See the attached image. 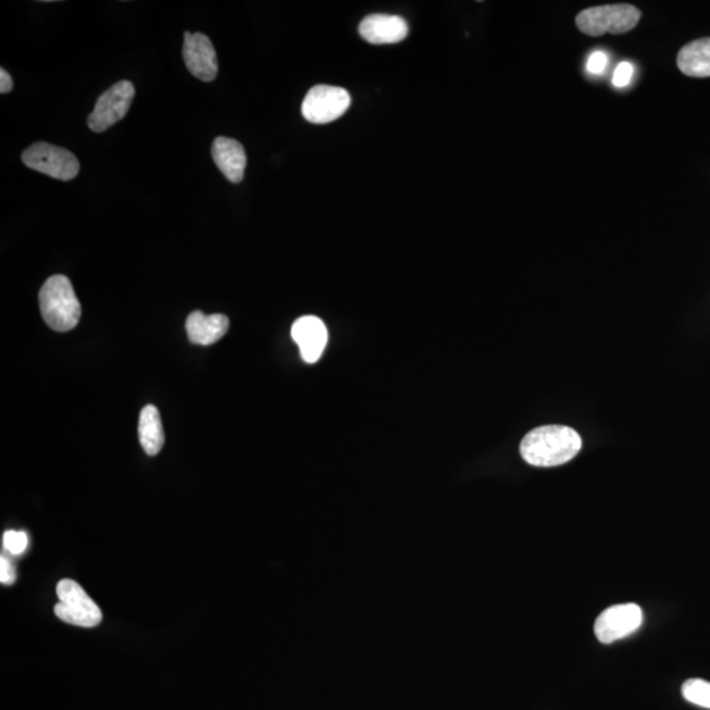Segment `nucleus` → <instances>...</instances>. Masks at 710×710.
I'll return each mask as SVG.
<instances>
[{"mask_svg":"<svg viewBox=\"0 0 710 710\" xmlns=\"http://www.w3.org/2000/svg\"><path fill=\"white\" fill-rule=\"evenodd\" d=\"M582 449L580 433L563 425H545L527 433L520 445L521 457L536 468L568 463Z\"/></svg>","mask_w":710,"mask_h":710,"instance_id":"obj_1","label":"nucleus"},{"mask_svg":"<svg viewBox=\"0 0 710 710\" xmlns=\"http://www.w3.org/2000/svg\"><path fill=\"white\" fill-rule=\"evenodd\" d=\"M43 322L55 332H68L78 325L82 308L71 279L53 275L43 283L40 295Z\"/></svg>","mask_w":710,"mask_h":710,"instance_id":"obj_2","label":"nucleus"},{"mask_svg":"<svg viewBox=\"0 0 710 710\" xmlns=\"http://www.w3.org/2000/svg\"><path fill=\"white\" fill-rule=\"evenodd\" d=\"M640 11L632 4L599 5L584 10L576 16V25L584 35L598 37L621 35L636 28Z\"/></svg>","mask_w":710,"mask_h":710,"instance_id":"obj_3","label":"nucleus"},{"mask_svg":"<svg viewBox=\"0 0 710 710\" xmlns=\"http://www.w3.org/2000/svg\"><path fill=\"white\" fill-rule=\"evenodd\" d=\"M55 590L60 601L54 607V613L61 621L80 627H96L102 622V611L80 584L62 580Z\"/></svg>","mask_w":710,"mask_h":710,"instance_id":"obj_4","label":"nucleus"},{"mask_svg":"<svg viewBox=\"0 0 710 710\" xmlns=\"http://www.w3.org/2000/svg\"><path fill=\"white\" fill-rule=\"evenodd\" d=\"M24 165L54 179L72 180L79 174V161L67 149L36 142L24 150Z\"/></svg>","mask_w":710,"mask_h":710,"instance_id":"obj_5","label":"nucleus"},{"mask_svg":"<svg viewBox=\"0 0 710 710\" xmlns=\"http://www.w3.org/2000/svg\"><path fill=\"white\" fill-rule=\"evenodd\" d=\"M350 103L351 98L347 90L341 87L320 85L308 91L301 112L307 122L328 124L341 117L348 111Z\"/></svg>","mask_w":710,"mask_h":710,"instance_id":"obj_6","label":"nucleus"},{"mask_svg":"<svg viewBox=\"0 0 710 710\" xmlns=\"http://www.w3.org/2000/svg\"><path fill=\"white\" fill-rule=\"evenodd\" d=\"M134 98L135 86L129 80L119 82L99 97L87 125L92 132L102 134L127 115Z\"/></svg>","mask_w":710,"mask_h":710,"instance_id":"obj_7","label":"nucleus"},{"mask_svg":"<svg viewBox=\"0 0 710 710\" xmlns=\"http://www.w3.org/2000/svg\"><path fill=\"white\" fill-rule=\"evenodd\" d=\"M644 612L634 602L609 607L595 621L596 637L602 644H612L631 636L643 625Z\"/></svg>","mask_w":710,"mask_h":710,"instance_id":"obj_8","label":"nucleus"},{"mask_svg":"<svg viewBox=\"0 0 710 710\" xmlns=\"http://www.w3.org/2000/svg\"><path fill=\"white\" fill-rule=\"evenodd\" d=\"M185 64L195 78L212 82L219 72L216 50L203 34H185Z\"/></svg>","mask_w":710,"mask_h":710,"instance_id":"obj_9","label":"nucleus"},{"mask_svg":"<svg viewBox=\"0 0 710 710\" xmlns=\"http://www.w3.org/2000/svg\"><path fill=\"white\" fill-rule=\"evenodd\" d=\"M294 341L298 344L300 356L307 363H316L324 353L328 342V331L316 316H303L294 323L291 329Z\"/></svg>","mask_w":710,"mask_h":710,"instance_id":"obj_10","label":"nucleus"},{"mask_svg":"<svg viewBox=\"0 0 710 710\" xmlns=\"http://www.w3.org/2000/svg\"><path fill=\"white\" fill-rule=\"evenodd\" d=\"M408 33L410 28L404 18L396 15H369L360 24L362 39L375 46L403 41Z\"/></svg>","mask_w":710,"mask_h":710,"instance_id":"obj_11","label":"nucleus"},{"mask_svg":"<svg viewBox=\"0 0 710 710\" xmlns=\"http://www.w3.org/2000/svg\"><path fill=\"white\" fill-rule=\"evenodd\" d=\"M212 159L226 179L232 184H240L248 161L240 142L234 138L217 137L213 141Z\"/></svg>","mask_w":710,"mask_h":710,"instance_id":"obj_12","label":"nucleus"},{"mask_svg":"<svg viewBox=\"0 0 710 710\" xmlns=\"http://www.w3.org/2000/svg\"><path fill=\"white\" fill-rule=\"evenodd\" d=\"M229 329V319L225 315H205L202 311H194L187 317L186 331L188 339L195 345L216 344Z\"/></svg>","mask_w":710,"mask_h":710,"instance_id":"obj_13","label":"nucleus"},{"mask_svg":"<svg viewBox=\"0 0 710 710\" xmlns=\"http://www.w3.org/2000/svg\"><path fill=\"white\" fill-rule=\"evenodd\" d=\"M677 67L694 78L710 77V37L687 43L677 54Z\"/></svg>","mask_w":710,"mask_h":710,"instance_id":"obj_14","label":"nucleus"},{"mask_svg":"<svg viewBox=\"0 0 710 710\" xmlns=\"http://www.w3.org/2000/svg\"><path fill=\"white\" fill-rule=\"evenodd\" d=\"M138 439L148 456H157L165 444L161 414L154 406H147L138 420Z\"/></svg>","mask_w":710,"mask_h":710,"instance_id":"obj_15","label":"nucleus"},{"mask_svg":"<svg viewBox=\"0 0 710 710\" xmlns=\"http://www.w3.org/2000/svg\"><path fill=\"white\" fill-rule=\"evenodd\" d=\"M684 699L702 708L710 709V683L702 678H689L683 684Z\"/></svg>","mask_w":710,"mask_h":710,"instance_id":"obj_16","label":"nucleus"},{"mask_svg":"<svg viewBox=\"0 0 710 710\" xmlns=\"http://www.w3.org/2000/svg\"><path fill=\"white\" fill-rule=\"evenodd\" d=\"M4 549L12 556H21L28 546V536L24 532L9 531L3 536Z\"/></svg>","mask_w":710,"mask_h":710,"instance_id":"obj_17","label":"nucleus"},{"mask_svg":"<svg viewBox=\"0 0 710 710\" xmlns=\"http://www.w3.org/2000/svg\"><path fill=\"white\" fill-rule=\"evenodd\" d=\"M633 77V65L630 62H621L613 74V85L615 87H626L631 84Z\"/></svg>","mask_w":710,"mask_h":710,"instance_id":"obj_18","label":"nucleus"},{"mask_svg":"<svg viewBox=\"0 0 710 710\" xmlns=\"http://www.w3.org/2000/svg\"><path fill=\"white\" fill-rule=\"evenodd\" d=\"M607 65H608L607 54L605 52H600V50H596V52L589 55L587 62V71L590 74L599 75L606 71Z\"/></svg>","mask_w":710,"mask_h":710,"instance_id":"obj_19","label":"nucleus"},{"mask_svg":"<svg viewBox=\"0 0 710 710\" xmlns=\"http://www.w3.org/2000/svg\"><path fill=\"white\" fill-rule=\"evenodd\" d=\"M16 581V573L14 565L10 562L9 558H0V582L5 586H11Z\"/></svg>","mask_w":710,"mask_h":710,"instance_id":"obj_20","label":"nucleus"},{"mask_svg":"<svg viewBox=\"0 0 710 710\" xmlns=\"http://www.w3.org/2000/svg\"><path fill=\"white\" fill-rule=\"evenodd\" d=\"M14 87V82H12L11 75L2 68L0 71V92L9 94Z\"/></svg>","mask_w":710,"mask_h":710,"instance_id":"obj_21","label":"nucleus"}]
</instances>
